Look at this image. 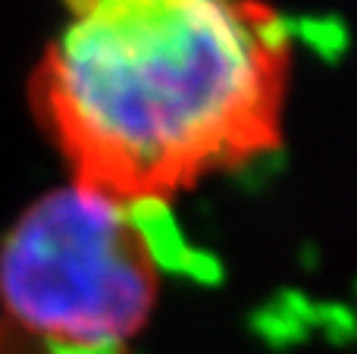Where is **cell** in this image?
I'll use <instances>...</instances> for the list:
<instances>
[{
    "label": "cell",
    "mask_w": 357,
    "mask_h": 354,
    "mask_svg": "<svg viewBox=\"0 0 357 354\" xmlns=\"http://www.w3.org/2000/svg\"><path fill=\"white\" fill-rule=\"evenodd\" d=\"M29 82L82 192L163 207L279 151L295 44L266 0H60Z\"/></svg>",
    "instance_id": "1"
},
{
    "label": "cell",
    "mask_w": 357,
    "mask_h": 354,
    "mask_svg": "<svg viewBox=\"0 0 357 354\" xmlns=\"http://www.w3.org/2000/svg\"><path fill=\"white\" fill-rule=\"evenodd\" d=\"M157 210L75 185L38 198L0 245L3 320L60 342L126 348L160 292Z\"/></svg>",
    "instance_id": "2"
},
{
    "label": "cell",
    "mask_w": 357,
    "mask_h": 354,
    "mask_svg": "<svg viewBox=\"0 0 357 354\" xmlns=\"http://www.w3.org/2000/svg\"><path fill=\"white\" fill-rule=\"evenodd\" d=\"M0 354H126V348H98V345H73L29 332L3 320L0 323Z\"/></svg>",
    "instance_id": "3"
}]
</instances>
